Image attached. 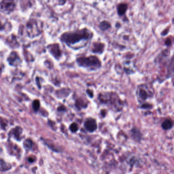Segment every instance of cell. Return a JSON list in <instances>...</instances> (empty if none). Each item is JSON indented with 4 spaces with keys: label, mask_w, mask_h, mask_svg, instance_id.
<instances>
[{
    "label": "cell",
    "mask_w": 174,
    "mask_h": 174,
    "mask_svg": "<svg viewBox=\"0 0 174 174\" xmlns=\"http://www.w3.org/2000/svg\"><path fill=\"white\" fill-rule=\"evenodd\" d=\"M93 36V32L91 30L83 28L64 33L60 40L70 48L77 50L85 47Z\"/></svg>",
    "instance_id": "cell-1"
},
{
    "label": "cell",
    "mask_w": 174,
    "mask_h": 174,
    "mask_svg": "<svg viewBox=\"0 0 174 174\" xmlns=\"http://www.w3.org/2000/svg\"><path fill=\"white\" fill-rule=\"evenodd\" d=\"M99 102L101 105L106 106L112 110L120 112L123 110L124 103L117 93L113 92H105L98 96Z\"/></svg>",
    "instance_id": "cell-2"
},
{
    "label": "cell",
    "mask_w": 174,
    "mask_h": 174,
    "mask_svg": "<svg viewBox=\"0 0 174 174\" xmlns=\"http://www.w3.org/2000/svg\"><path fill=\"white\" fill-rule=\"evenodd\" d=\"M76 62L79 67L89 71H97L102 67L100 59L95 55L79 57L76 59Z\"/></svg>",
    "instance_id": "cell-3"
},
{
    "label": "cell",
    "mask_w": 174,
    "mask_h": 174,
    "mask_svg": "<svg viewBox=\"0 0 174 174\" xmlns=\"http://www.w3.org/2000/svg\"><path fill=\"white\" fill-rule=\"evenodd\" d=\"M154 91L147 84H142L137 87L136 96L138 102L140 104L145 103L148 99L153 97Z\"/></svg>",
    "instance_id": "cell-4"
},
{
    "label": "cell",
    "mask_w": 174,
    "mask_h": 174,
    "mask_svg": "<svg viewBox=\"0 0 174 174\" xmlns=\"http://www.w3.org/2000/svg\"><path fill=\"white\" fill-rule=\"evenodd\" d=\"M42 29V25L40 21L31 20L27 23V34L30 38H34L40 34Z\"/></svg>",
    "instance_id": "cell-5"
},
{
    "label": "cell",
    "mask_w": 174,
    "mask_h": 174,
    "mask_svg": "<svg viewBox=\"0 0 174 174\" xmlns=\"http://www.w3.org/2000/svg\"><path fill=\"white\" fill-rule=\"evenodd\" d=\"M16 2V0H2L0 3L1 10L6 14L10 13L15 9Z\"/></svg>",
    "instance_id": "cell-6"
},
{
    "label": "cell",
    "mask_w": 174,
    "mask_h": 174,
    "mask_svg": "<svg viewBox=\"0 0 174 174\" xmlns=\"http://www.w3.org/2000/svg\"><path fill=\"white\" fill-rule=\"evenodd\" d=\"M84 127L87 132L90 133H93L95 132L98 128L97 120L93 118H87L84 123Z\"/></svg>",
    "instance_id": "cell-7"
},
{
    "label": "cell",
    "mask_w": 174,
    "mask_h": 174,
    "mask_svg": "<svg viewBox=\"0 0 174 174\" xmlns=\"http://www.w3.org/2000/svg\"><path fill=\"white\" fill-rule=\"evenodd\" d=\"M105 44L102 42H93L91 47V52L95 54H103L105 51Z\"/></svg>",
    "instance_id": "cell-8"
},
{
    "label": "cell",
    "mask_w": 174,
    "mask_h": 174,
    "mask_svg": "<svg viewBox=\"0 0 174 174\" xmlns=\"http://www.w3.org/2000/svg\"><path fill=\"white\" fill-rule=\"evenodd\" d=\"M50 53L57 59H59L62 55V52L59 44H58L49 45L48 47Z\"/></svg>",
    "instance_id": "cell-9"
},
{
    "label": "cell",
    "mask_w": 174,
    "mask_h": 174,
    "mask_svg": "<svg viewBox=\"0 0 174 174\" xmlns=\"http://www.w3.org/2000/svg\"><path fill=\"white\" fill-rule=\"evenodd\" d=\"M130 135L135 142L140 143L143 138V134L141 131L136 127H133L130 130Z\"/></svg>",
    "instance_id": "cell-10"
},
{
    "label": "cell",
    "mask_w": 174,
    "mask_h": 174,
    "mask_svg": "<svg viewBox=\"0 0 174 174\" xmlns=\"http://www.w3.org/2000/svg\"><path fill=\"white\" fill-rule=\"evenodd\" d=\"M8 62L11 65L17 66L21 63V60L17 53L13 52L10 53L8 58Z\"/></svg>",
    "instance_id": "cell-11"
},
{
    "label": "cell",
    "mask_w": 174,
    "mask_h": 174,
    "mask_svg": "<svg viewBox=\"0 0 174 174\" xmlns=\"http://www.w3.org/2000/svg\"><path fill=\"white\" fill-rule=\"evenodd\" d=\"M128 9V5L126 3H120L116 6V11L118 16L122 17L125 16Z\"/></svg>",
    "instance_id": "cell-12"
},
{
    "label": "cell",
    "mask_w": 174,
    "mask_h": 174,
    "mask_svg": "<svg viewBox=\"0 0 174 174\" xmlns=\"http://www.w3.org/2000/svg\"><path fill=\"white\" fill-rule=\"evenodd\" d=\"M100 30L103 32L107 31L109 29H110L112 27L110 22L108 21L104 20L101 22L98 26Z\"/></svg>",
    "instance_id": "cell-13"
},
{
    "label": "cell",
    "mask_w": 174,
    "mask_h": 174,
    "mask_svg": "<svg viewBox=\"0 0 174 174\" xmlns=\"http://www.w3.org/2000/svg\"><path fill=\"white\" fill-rule=\"evenodd\" d=\"M173 122L171 119L164 120L161 124V127L163 130L167 131L171 130L173 127Z\"/></svg>",
    "instance_id": "cell-14"
},
{
    "label": "cell",
    "mask_w": 174,
    "mask_h": 174,
    "mask_svg": "<svg viewBox=\"0 0 174 174\" xmlns=\"http://www.w3.org/2000/svg\"><path fill=\"white\" fill-rule=\"evenodd\" d=\"M22 133V129L20 127H17L15 128V129H13V130L10 131V134H12L17 140H21V135Z\"/></svg>",
    "instance_id": "cell-15"
},
{
    "label": "cell",
    "mask_w": 174,
    "mask_h": 174,
    "mask_svg": "<svg viewBox=\"0 0 174 174\" xmlns=\"http://www.w3.org/2000/svg\"><path fill=\"white\" fill-rule=\"evenodd\" d=\"M75 106L77 109H81L82 108H86L87 107V103L82 98H79L76 100Z\"/></svg>",
    "instance_id": "cell-16"
},
{
    "label": "cell",
    "mask_w": 174,
    "mask_h": 174,
    "mask_svg": "<svg viewBox=\"0 0 174 174\" xmlns=\"http://www.w3.org/2000/svg\"><path fill=\"white\" fill-rule=\"evenodd\" d=\"M7 42L8 45L12 48H15L18 46L17 40L14 35H12L11 37H8Z\"/></svg>",
    "instance_id": "cell-17"
},
{
    "label": "cell",
    "mask_w": 174,
    "mask_h": 174,
    "mask_svg": "<svg viewBox=\"0 0 174 174\" xmlns=\"http://www.w3.org/2000/svg\"><path fill=\"white\" fill-rule=\"evenodd\" d=\"M11 166L10 164L5 162L3 160L0 159V171H5L10 169Z\"/></svg>",
    "instance_id": "cell-18"
},
{
    "label": "cell",
    "mask_w": 174,
    "mask_h": 174,
    "mask_svg": "<svg viewBox=\"0 0 174 174\" xmlns=\"http://www.w3.org/2000/svg\"><path fill=\"white\" fill-rule=\"evenodd\" d=\"M10 147L9 148L10 153H13V154H20V149L17 147V145H10Z\"/></svg>",
    "instance_id": "cell-19"
},
{
    "label": "cell",
    "mask_w": 174,
    "mask_h": 174,
    "mask_svg": "<svg viewBox=\"0 0 174 174\" xmlns=\"http://www.w3.org/2000/svg\"><path fill=\"white\" fill-rule=\"evenodd\" d=\"M24 147L26 149L29 150L32 149L33 145V143L32 142L31 140L28 139V140H25V142L24 143Z\"/></svg>",
    "instance_id": "cell-20"
},
{
    "label": "cell",
    "mask_w": 174,
    "mask_h": 174,
    "mask_svg": "<svg viewBox=\"0 0 174 174\" xmlns=\"http://www.w3.org/2000/svg\"><path fill=\"white\" fill-rule=\"evenodd\" d=\"M69 130L72 133H76L79 130V126L76 123H73L69 126Z\"/></svg>",
    "instance_id": "cell-21"
},
{
    "label": "cell",
    "mask_w": 174,
    "mask_h": 174,
    "mask_svg": "<svg viewBox=\"0 0 174 174\" xmlns=\"http://www.w3.org/2000/svg\"><path fill=\"white\" fill-rule=\"evenodd\" d=\"M8 122L5 118H0V128L5 129L7 126Z\"/></svg>",
    "instance_id": "cell-22"
},
{
    "label": "cell",
    "mask_w": 174,
    "mask_h": 174,
    "mask_svg": "<svg viewBox=\"0 0 174 174\" xmlns=\"http://www.w3.org/2000/svg\"><path fill=\"white\" fill-rule=\"evenodd\" d=\"M140 108L142 109H151L153 108V105L152 104L148 103H144L140 104Z\"/></svg>",
    "instance_id": "cell-23"
},
{
    "label": "cell",
    "mask_w": 174,
    "mask_h": 174,
    "mask_svg": "<svg viewBox=\"0 0 174 174\" xmlns=\"http://www.w3.org/2000/svg\"><path fill=\"white\" fill-rule=\"evenodd\" d=\"M173 39L171 37H169L167 38L164 42V45L167 47H171L173 46Z\"/></svg>",
    "instance_id": "cell-24"
},
{
    "label": "cell",
    "mask_w": 174,
    "mask_h": 174,
    "mask_svg": "<svg viewBox=\"0 0 174 174\" xmlns=\"http://www.w3.org/2000/svg\"><path fill=\"white\" fill-rule=\"evenodd\" d=\"M40 107V103L38 100H35L33 103V108L35 111H37Z\"/></svg>",
    "instance_id": "cell-25"
},
{
    "label": "cell",
    "mask_w": 174,
    "mask_h": 174,
    "mask_svg": "<svg viewBox=\"0 0 174 174\" xmlns=\"http://www.w3.org/2000/svg\"><path fill=\"white\" fill-rule=\"evenodd\" d=\"M86 93L87 95H88V97L92 99L93 98V91H91V89H88L86 90Z\"/></svg>",
    "instance_id": "cell-26"
},
{
    "label": "cell",
    "mask_w": 174,
    "mask_h": 174,
    "mask_svg": "<svg viewBox=\"0 0 174 174\" xmlns=\"http://www.w3.org/2000/svg\"><path fill=\"white\" fill-rule=\"evenodd\" d=\"M169 28H168L167 29H165L161 33V35L162 36H165L169 33Z\"/></svg>",
    "instance_id": "cell-27"
},
{
    "label": "cell",
    "mask_w": 174,
    "mask_h": 174,
    "mask_svg": "<svg viewBox=\"0 0 174 174\" xmlns=\"http://www.w3.org/2000/svg\"><path fill=\"white\" fill-rule=\"evenodd\" d=\"M59 5H64L66 3L67 0H57Z\"/></svg>",
    "instance_id": "cell-28"
},
{
    "label": "cell",
    "mask_w": 174,
    "mask_h": 174,
    "mask_svg": "<svg viewBox=\"0 0 174 174\" xmlns=\"http://www.w3.org/2000/svg\"><path fill=\"white\" fill-rule=\"evenodd\" d=\"M36 159V158H35V157H34V156H32V157H30L28 158V161L30 162V163H32V162H33Z\"/></svg>",
    "instance_id": "cell-29"
},
{
    "label": "cell",
    "mask_w": 174,
    "mask_h": 174,
    "mask_svg": "<svg viewBox=\"0 0 174 174\" xmlns=\"http://www.w3.org/2000/svg\"><path fill=\"white\" fill-rule=\"evenodd\" d=\"M58 110L59 111H64L66 110V108L64 106H61L59 107V108H58Z\"/></svg>",
    "instance_id": "cell-30"
},
{
    "label": "cell",
    "mask_w": 174,
    "mask_h": 174,
    "mask_svg": "<svg viewBox=\"0 0 174 174\" xmlns=\"http://www.w3.org/2000/svg\"><path fill=\"white\" fill-rule=\"evenodd\" d=\"M4 28H5L4 25L2 24V23L0 21V31L4 29Z\"/></svg>",
    "instance_id": "cell-31"
},
{
    "label": "cell",
    "mask_w": 174,
    "mask_h": 174,
    "mask_svg": "<svg viewBox=\"0 0 174 174\" xmlns=\"http://www.w3.org/2000/svg\"><path fill=\"white\" fill-rule=\"evenodd\" d=\"M120 26H121V25H120V22H117L116 23V24H115V27H116V28H120Z\"/></svg>",
    "instance_id": "cell-32"
}]
</instances>
